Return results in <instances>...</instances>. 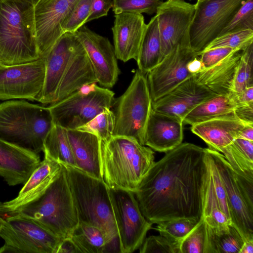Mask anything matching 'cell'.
Returning <instances> with one entry per match:
<instances>
[{
	"label": "cell",
	"instance_id": "f907efd6",
	"mask_svg": "<svg viewBox=\"0 0 253 253\" xmlns=\"http://www.w3.org/2000/svg\"><path fill=\"white\" fill-rule=\"evenodd\" d=\"M237 138L253 141V124L246 125L239 132Z\"/></svg>",
	"mask_w": 253,
	"mask_h": 253
},
{
	"label": "cell",
	"instance_id": "d4e9b609",
	"mask_svg": "<svg viewBox=\"0 0 253 253\" xmlns=\"http://www.w3.org/2000/svg\"><path fill=\"white\" fill-rule=\"evenodd\" d=\"M248 124L232 113L191 126V131L209 146L219 152L238 137L242 128Z\"/></svg>",
	"mask_w": 253,
	"mask_h": 253
},
{
	"label": "cell",
	"instance_id": "f5cc1de1",
	"mask_svg": "<svg viewBox=\"0 0 253 253\" xmlns=\"http://www.w3.org/2000/svg\"><path fill=\"white\" fill-rule=\"evenodd\" d=\"M239 253H253V240L244 241Z\"/></svg>",
	"mask_w": 253,
	"mask_h": 253
},
{
	"label": "cell",
	"instance_id": "cb8c5ba5",
	"mask_svg": "<svg viewBox=\"0 0 253 253\" xmlns=\"http://www.w3.org/2000/svg\"><path fill=\"white\" fill-rule=\"evenodd\" d=\"M67 134L76 168L94 177L103 179L101 164V139L95 135L78 129Z\"/></svg>",
	"mask_w": 253,
	"mask_h": 253
},
{
	"label": "cell",
	"instance_id": "277c9868",
	"mask_svg": "<svg viewBox=\"0 0 253 253\" xmlns=\"http://www.w3.org/2000/svg\"><path fill=\"white\" fill-rule=\"evenodd\" d=\"M48 107L23 100L0 103V138L37 154L54 125Z\"/></svg>",
	"mask_w": 253,
	"mask_h": 253
},
{
	"label": "cell",
	"instance_id": "816d5d0a",
	"mask_svg": "<svg viewBox=\"0 0 253 253\" xmlns=\"http://www.w3.org/2000/svg\"><path fill=\"white\" fill-rule=\"evenodd\" d=\"M38 0H0L1 1L13 2L20 5L23 9L34 4Z\"/></svg>",
	"mask_w": 253,
	"mask_h": 253
},
{
	"label": "cell",
	"instance_id": "52a82bcc",
	"mask_svg": "<svg viewBox=\"0 0 253 253\" xmlns=\"http://www.w3.org/2000/svg\"><path fill=\"white\" fill-rule=\"evenodd\" d=\"M93 83L84 85L61 100L48 106L54 124L76 129L85 124L114 102V92Z\"/></svg>",
	"mask_w": 253,
	"mask_h": 253
},
{
	"label": "cell",
	"instance_id": "d6986e66",
	"mask_svg": "<svg viewBox=\"0 0 253 253\" xmlns=\"http://www.w3.org/2000/svg\"><path fill=\"white\" fill-rule=\"evenodd\" d=\"M216 95L197 83L193 76L168 93L152 102V108L183 122L185 116L196 106Z\"/></svg>",
	"mask_w": 253,
	"mask_h": 253
},
{
	"label": "cell",
	"instance_id": "4fadbf2b",
	"mask_svg": "<svg viewBox=\"0 0 253 253\" xmlns=\"http://www.w3.org/2000/svg\"><path fill=\"white\" fill-rule=\"evenodd\" d=\"M109 194L122 253L134 252L142 245L153 224L142 213L134 193L109 188Z\"/></svg>",
	"mask_w": 253,
	"mask_h": 253
},
{
	"label": "cell",
	"instance_id": "7a4b0ae2",
	"mask_svg": "<svg viewBox=\"0 0 253 253\" xmlns=\"http://www.w3.org/2000/svg\"><path fill=\"white\" fill-rule=\"evenodd\" d=\"M63 165L79 221L95 226L103 231L106 239L103 253H122L108 185L103 179Z\"/></svg>",
	"mask_w": 253,
	"mask_h": 253
},
{
	"label": "cell",
	"instance_id": "bcb514c9",
	"mask_svg": "<svg viewBox=\"0 0 253 253\" xmlns=\"http://www.w3.org/2000/svg\"><path fill=\"white\" fill-rule=\"evenodd\" d=\"M234 113L241 121L248 124H253V102L237 106Z\"/></svg>",
	"mask_w": 253,
	"mask_h": 253
},
{
	"label": "cell",
	"instance_id": "e575fe53",
	"mask_svg": "<svg viewBox=\"0 0 253 253\" xmlns=\"http://www.w3.org/2000/svg\"><path fill=\"white\" fill-rule=\"evenodd\" d=\"M115 125V117L113 111L106 108L90 121L77 129L91 133L106 141L113 134Z\"/></svg>",
	"mask_w": 253,
	"mask_h": 253
},
{
	"label": "cell",
	"instance_id": "f546056e",
	"mask_svg": "<svg viewBox=\"0 0 253 253\" xmlns=\"http://www.w3.org/2000/svg\"><path fill=\"white\" fill-rule=\"evenodd\" d=\"M206 158V157H205ZM202 198V214L205 222L217 230L227 229L231 221L222 211L214 190L211 172L206 162Z\"/></svg>",
	"mask_w": 253,
	"mask_h": 253
},
{
	"label": "cell",
	"instance_id": "7402d4cb",
	"mask_svg": "<svg viewBox=\"0 0 253 253\" xmlns=\"http://www.w3.org/2000/svg\"><path fill=\"white\" fill-rule=\"evenodd\" d=\"M41 161L39 154L0 138V176L9 186L24 184Z\"/></svg>",
	"mask_w": 253,
	"mask_h": 253
},
{
	"label": "cell",
	"instance_id": "ac0fdd59",
	"mask_svg": "<svg viewBox=\"0 0 253 253\" xmlns=\"http://www.w3.org/2000/svg\"><path fill=\"white\" fill-rule=\"evenodd\" d=\"M62 165L46 155L35 169L16 197L0 202V216L11 215L23 207L39 198L60 174Z\"/></svg>",
	"mask_w": 253,
	"mask_h": 253
},
{
	"label": "cell",
	"instance_id": "f1b7e54d",
	"mask_svg": "<svg viewBox=\"0 0 253 253\" xmlns=\"http://www.w3.org/2000/svg\"><path fill=\"white\" fill-rule=\"evenodd\" d=\"M161 40L157 16L146 24L136 61L138 70L146 75L159 63Z\"/></svg>",
	"mask_w": 253,
	"mask_h": 253
},
{
	"label": "cell",
	"instance_id": "ab89813d",
	"mask_svg": "<svg viewBox=\"0 0 253 253\" xmlns=\"http://www.w3.org/2000/svg\"><path fill=\"white\" fill-rule=\"evenodd\" d=\"M246 29L253 30V0H247L244 3L219 36Z\"/></svg>",
	"mask_w": 253,
	"mask_h": 253
},
{
	"label": "cell",
	"instance_id": "484cf974",
	"mask_svg": "<svg viewBox=\"0 0 253 253\" xmlns=\"http://www.w3.org/2000/svg\"><path fill=\"white\" fill-rule=\"evenodd\" d=\"M93 83H97L95 73L79 40L60 82L54 102L67 97L84 85Z\"/></svg>",
	"mask_w": 253,
	"mask_h": 253
},
{
	"label": "cell",
	"instance_id": "db71d44e",
	"mask_svg": "<svg viewBox=\"0 0 253 253\" xmlns=\"http://www.w3.org/2000/svg\"><path fill=\"white\" fill-rule=\"evenodd\" d=\"M4 221H5L4 218L0 216V230L1 228L2 225H3V223L4 222Z\"/></svg>",
	"mask_w": 253,
	"mask_h": 253
},
{
	"label": "cell",
	"instance_id": "7dc6e473",
	"mask_svg": "<svg viewBox=\"0 0 253 253\" xmlns=\"http://www.w3.org/2000/svg\"><path fill=\"white\" fill-rule=\"evenodd\" d=\"M237 106L253 102V86L247 87L239 92H234Z\"/></svg>",
	"mask_w": 253,
	"mask_h": 253
},
{
	"label": "cell",
	"instance_id": "11a10c76",
	"mask_svg": "<svg viewBox=\"0 0 253 253\" xmlns=\"http://www.w3.org/2000/svg\"><path fill=\"white\" fill-rule=\"evenodd\" d=\"M203 0H197V1H203Z\"/></svg>",
	"mask_w": 253,
	"mask_h": 253
},
{
	"label": "cell",
	"instance_id": "ffe728a7",
	"mask_svg": "<svg viewBox=\"0 0 253 253\" xmlns=\"http://www.w3.org/2000/svg\"><path fill=\"white\" fill-rule=\"evenodd\" d=\"M79 41L75 33H65L44 57V82L36 101L43 104L54 102L60 82Z\"/></svg>",
	"mask_w": 253,
	"mask_h": 253
},
{
	"label": "cell",
	"instance_id": "8992f818",
	"mask_svg": "<svg viewBox=\"0 0 253 253\" xmlns=\"http://www.w3.org/2000/svg\"><path fill=\"white\" fill-rule=\"evenodd\" d=\"M152 102L146 76L138 69L126 91L114 100L115 125L113 136L131 137L144 145Z\"/></svg>",
	"mask_w": 253,
	"mask_h": 253
},
{
	"label": "cell",
	"instance_id": "b9f144b4",
	"mask_svg": "<svg viewBox=\"0 0 253 253\" xmlns=\"http://www.w3.org/2000/svg\"><path fill=\"white\" fill-rule=\"evenodd\" d=\"M92 0H79L71 14L63 23L64 33H75L86 23L89 15Z\"/></svg>",
	"mask_w": 253,
	"mask_h": 253
},
{
	"label": "cell",
	"instance_id": "e0dca14e",
	"mask_svg": "<svg viewBox=\"0 0 253 253\" xmlns=\"http://www.w3.org/2000/svg\"><path fill=\"white\" fill-rule=\"evenodd\" d=\"M75 34L89 58L97 83L104 87L112 88L120 71L114 47L110 41L85 26L81 27Z\"/></svg>",
	"mask_w": 253,
	"mask_h": 253
},
{
	"label": "cell",
	"instance_id": "603a6c76",
	"mask_svg": "<svg viewBox=\"0 0 253 253\" xmlns=\"http://www.w3.org/2000/svg\"><path fill=\"white\" fill-rule=\"evenodd\" d=\"M181 120L151 109L144 137V145L166 153L179 145L183 138Z\"/></svg>",
	"mask_w": 253,
	"mask_h": 253
},
{
	"label": "cell",
	"instance_id": "3957f363",
	"mask_svg": "<svg viewBox=\"0 0 253 253\" xmlns=\"http://www.w3.org/2000/svg\"><path fill=\"white\" fill-rule=\"evenodd\" d=\"M154 160L151 148L134 138L112 136L101 141L102 176L109 188L134 193Z\"/></svg>",
	"mask_w": 253,
	"mask_h": 253
},
{
	"label": "cell",
	"instance_id": "4316f807",
	"mask_svg": "<svg viewBox=\"0 0 253 253\" xmlns=\"http://www.w3.org/2000/svg\"><path fill=\"white\" fill-rule=\"evenodd\" d=\"M241 51L232 53L210 68L202 69L193 75L195 80L217 95L232 93Z\"/></svg>",
	"mask_w": 253,
	"mask_h": 253
},
{
	"label": "cell",
	"instance_id": "5b68a950",
	"mask_svg": "<svg viewBox=\"0 0 253 253\" xmlns=\"http://www.w3.org/2000/svg\"><path fill=\"white\" fill-rule=\"evenodd\" d=\"M62 165L60 174L46 191L11 215L20 214L29 217L63 240L71 238L79 221L65 169Z\"/></svg>",
	"mask_w": 253,
	"mask_h": 253
},
{
	"label": "cell",
	"instance_id": "5bb4252c",
	"mask_svg": "<svg viewBox=\"0 0 253 253\" xmlns=\"http://www.w3.org/2000/svg\"><path fill=\"white\" fill-rule=\"evenodd\" d=\"M199 56L192 48L189 34L147 74V80L152 102L169 92L182 82L191 77L188 63Z\"/></svg>",
	"mask_w": 253,
	"mask_h": 253
},
{
	"label": "cell",
	"instance_id": "44dd1931",
	"mask_svg": "<svg viewBox=\"0 0 253 253\" xmlns=\"http://www.w3.org/2000/svg\"><path fill=\"white\" fill-rule=\"evenodd\" d=\"M146 26L142 14L122 12L115 14L112 30L118 59L124 62L132 59L136 60Z\"/></svg>",
	"mask_w": 253,
	"mask_h": 253
},
{
	"label": "cell",
	"instance_id": "74e56055",
	"mask_svg": "<svg viewBox=\"0 0 253 253\" xmlns=\"http://www.w3.org/2000/svg\"><path fill=\"white\" fill-rule=\"evenodd\" d=\"M252 43H253V30H243L227 33L217 37L202 52L215 48L224 47L242 50Z\"/></svg>",
	"mask_w": 253,
	"mask_h": 253
},
{
	"label": "cell",
	"instance_id": "2e32d148",
	"mask_svg": "<svg viewBox=\"0 0 253 253\" xmlns=\"http://www.w3.org/2000/svg\"><path fill=\"white\" fill-rule=\"evenodd\" d=\"M195 11V4L184 0H168L157 8L161 40V62L186 35Z\"/></svg>",
	"mask_w": 253,
	"mask_h": 253
},
{
	"label": "cell",
	"instance_id": "7bdbcfd3",
	"mask_svg": "<svg viewBox=\"0 0 253 253\" xmlns=\"http://www.w3.org/2000/svg\"><path fill=\"white\" fill-rule=\"evenodd\" d=\"M139 249L140 253H180L179 242L160 234L145 239Z\"/></svg>",
	"mask_w": 253,
	"mask_h": 253
},
{
	"label": "cell",
	"instance_id": "9a60e30c",
	"mask_svg": "<svg viewBox=\"0 0 253 253\" xmlns=\"http://www.w3.org/2000/svg\"><path fill=\"white\" fill-rule=\"evenodd\" d=\"M45 73L44 57L17 65H0V100L36 101L43 88Z\"/></svg>",
	"mask_w": 253,
	"mask_h": 253
},
{
	"label": "cell",
	"instance_id": "1f68e13d",
	"mask_svg": "<svg viewBox=\"0 0 253 253\" xmlns=\"http://www.w3.org/2000/svg\"><path fill=\"white\" fill-rule=\"evenodd\" d=\"M223 154L234 171L249 178L253 179V141L236 138L222 148Z\"/></svg>",
	"mask_w": 253,
	"mask_h": 253
},
{
	"label": "cell",
	"instance_id": "d590c367",
	"mask_svg": "<svg viewBox=\"0 0 253 253\" xmlns=\"http://www.w3.org/2000/svg\"><path fill=\"white\" fill-rule=\"evenodd\" d=\"M253 43L241 51L233 84V91L239 92L253 86Z\"/></svg>",
	"mask_w": 253,
	"mask_h": 253
},
{
	"label": "cell",
	"instance_id": "83f0119b",
	"mask_svg": "<svg viewBox=\"0 0 253 253\" xmlns=\"http://www.w3.org/2000/svg\"><path fill=\"white\" fill-rule=\"evenodd\" d=\"M237 104L234 92L229 95H216L202 102L184 118L183 123L192 126L234 112Z\"/></svg>",
	"mask_w": 253,
	"mask_h": 253
},
{
	"label": "cell",
	"instance_id": "8d00e7d4",
	"mask_svg": "<svg viewBox=\"0 0 253 253\" xmlns=\"http://www.w3.org/2000/svg\"><path fill=\"white\" fill-rule=\"evenodd\" d=\"M200 220L180 218L160 222L155 229L160 235L180 242L196 226Z\"/></svg>",
	"mask_w": 253,
	"mask_h": 253
},
{
	"label": "cell",
	"instance_id": "ba28073f",
	"mask_svg": "<svg viewBox=\"0 0 253 253\" xmlns=\"http://www.w3.org/2000/svg\"><path fill=\"white\" fill-rule=\"evenodd\" d=\"M79 0H38L23 16L40 58L44 57L64 34L62 26Z\"/></svg>",
	"mask_w": 253,
	"mask_h": 253
},
{
	"label": "cell",
	"instance_id": "9c48e42d",
	"mask_svg": "<svg viewBox=\"0 0 253 253\" xmlns=\"http://www.w3.org/2000/svg\"><path fill=\"white\" fill-rule=\"evenodd\" d=\"M208 149L225 187L232 224L244 241L253 240V179L234 171L219 152Z\"/></svg>",
	"mask_w": 253,
	"mask_h": 253
},
{
	"label": "cell",
	"instance_id": "4dcf8cb0",
	"mask_svg": "<svg viewBox=\"0 0 253 253\" xmlns=\"http://www.w3.org/2000/svg\"><path fill=\"white\" fill-rule=\"evenodd\" d=\"M205 223L204 253H239L244 241L232 224L227 229L217 230Z\"/></svg>",
	"mask_w": 253,
	"mask_h": 253
},
{
	"label": "cell",
	"instance_id": "f35d334b",
	"mask_svg": "<svg viewBox=\"0 0 253 253\" xmlns=\"http://www.w3.org/2000/svg\"><path fill=\"white\" fill-rule=\"evenodd\" d=\"M112 10L115 14L122 12L156 13L158 7L164 2L162 0H112Z\"/></svg>",
	"mask_w": 253,
	"mask_h": 253
},
{
	"label": "cell",
	"instance_id": "d6a6232c",
	"mask_svg": "<svg viewBox=\"0 0 253 253\" xmlns=\"http://www.w3.org/2000/svg\"><path fill=\"white\" fill-rule=\"evenodd\" d=\"M42 152L61 164L75 167L67 129L54 124L46 136Z\"/></svg>",
	"mask_w": 253,
	"mask_h": 253
},
{
	"label": "cell",
	"instance_id": "60d3db41",
	"mask_svg": "<svg viewBox=\"0 0 253 253\" xmlns=\"http://www.w3.org/2000/svg\"><path fill=\"white\" fill-rule=\"evenodd\" d=\"M206 230L201 217L196 226L179 242L180 253H204Z\"/></svg>",
	"mask_w": 253,
	"mask_h": 253
},
{
	"label": "cell",
	"instance_id": "6da1fadb",
	"mask_svg": "<svg viewBox=\"0 0 253 253\" xmlns=\"http://www.w3.org/2000/svg\"><path fill=\"white\" fill-rule=\"evenodd\" d=\"M206 172L205 148L181 143L166 152L134 193L144 216L152 224L180 218L200 220Z\"/></svg>",
	"mask_w": 253,
	"mask_h": 253
},
{
	"label": "cell",
	"instance_id": "30bf717a",
	"mask_svg": "<svg viewBox=\"0 0 253 253\" xmlns=\"http://www.w3.org/2000/svg\"><path fill=\"white\" fill-rule=\"evenodd\" d=\"M23 8L13 2L0 1V65H14L40 58L25 25Z\"/></svg>",
	"mask_w": 253,
	"mask_h": 253
},
{
	"label": "cell",
	"instance_id": "7c38bea8",
	"mask_svg": "<svg viewBox=\"0 0 253 253\" xmlns=\"http://www.w3.org/2000/svg\"><path fill=\"white\" fill-rule=\"evenodd\" d=\"M247 0L197 1L189 28L191 46L198 55L220 33Z\"/></svg>",
	"mask_w": 253,
	"mask_h": 253
},
{
	"label": "cell",
	"instance_id": "c3c4849f",
	"mask_svg": "<svg viewBox=\"0 0 253 253\" xmlns=\"http://www.w3.org/2000/svg\"><path fill=\"white\" fill-rule=\"evenodd\" d=\"M57 253H80L71 238L61 241Z\"/></svg>",
	"mask_w": 253,
	"mask_h": 253
},
{
	"label": "cell",
	"instance_id": "ee69618b",
	"mask_svg": "<svg viewBox=\"0 0 253 253\" xmlns=\"http://www.w3.org/2000/svg\"><path fill=\"white\" fill-rule=\"evenodd\" d=\"M240 51L231 47H218L202 52L200 59L203 69L210 68L220 62L232 53Z\"/></svg>",
	"mask_w": 253,
	"mask_h": 253
},
{
	"label": "cell",
	"instance_id": "f6af8a7d",
	"mask_svg": "<svg viewBox=\"0 0 253 253\" xmlns=\"http://www.w3.org/2000/svg\"><path fill=\"white\" fill-rule=\"evenodd\" d=\"M112 7V0H92L90 13L86 21V23L107 16L109 10Z\"/></svg>",
	"mask_w": 253,
	"mask_h": 253
},
{
	"label": "cell",
	"instance_id": "8fae6325",
	"mask_svg": "<svg viewBox=\"0 0 253 253\" xmlns=\"http://www.w3.org/2000/svg\"><path fill=\"white\" fill-rule=\"evenodd\" d=\"M4 219L0 253H57L62 240L34 219L20 214Z\"/></svg>",
	"mask_w": 253,
	"mask_h": 253
},
{
	"label": "cell",
	"instance_id": "681fc988",
	"mask_svg": "<svg viewBox=\"0 0 253 253\" xmlns=\"http://www.w3.org/2000/svg\"><path fill=\"white\" fill-rule=\"evenodd\" d=\"M188 71L193 75L199 72L203 69L202 62L199 56L191 60L187 65Z\"/></svg>",
	"mask_w": 253,
	"mask_h": 253
},
{
	"label": "cell",
	"instance_id": "836d02e7",
	"mask_svg": "<svg viewBox=\"0 0 253 253\" xmlns=\"http://www.w3.org/2000/svg\"><path fill=\"white\" fill-rule=\"evenodd\" d=\"M71 239L80 253H103L106 243L105 236L100 229L81 222Z\"/></svg>",
	"mask_w": 253,
	"mask_h": 253
}]
</instances>
